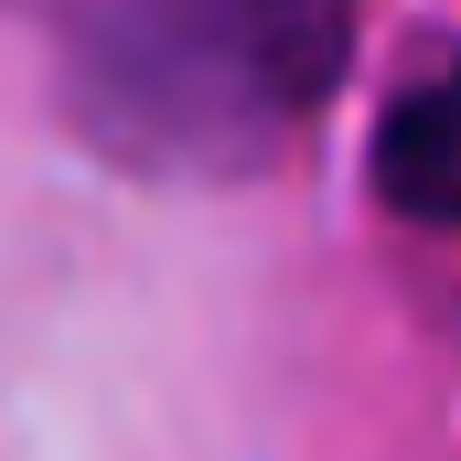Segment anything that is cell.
Returning <instances> with one entry per match:
<instances>
[{"label": "cell", "mask_w": 461, "mask_h": 461, "mask_svg": "<svg viewBox=\"0 0 461 461\" xmlns=\"http://www.w3.org/2000/svg\"><path fill=\"white\" fill-rule=\"evenodd\" d=\"M375 204L408 226H461V65L419 76L397 108L375 118Z\"/></svg>", "instance_id": "7a4b0ae2"}, {"label": "cell", "mask_w": 461, "mask_h": 461, "mask_svg": "<svg viewBox=\"0 0 461 461\" xmlns=\"http://www.w3.org/2000/svg\"><path fill=\"white\" fill-rule=\"evenodd\" d=\"M354 0H65V97L129 172H268L333 97Z\"/></svg>", "instance_id": "6da1fadb"}]
</instances>
